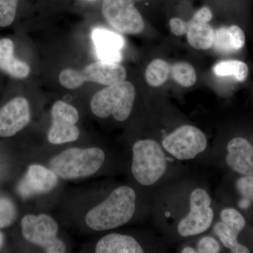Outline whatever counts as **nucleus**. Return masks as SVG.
<instances>
[{"label":"nucleus","instance_id":"obj_29","mask_svg":"<svg viewBox=\"0 0 253 253\" xmlns=\"http://www.w3.org/2000/svg\"><path fill=\"white\" fill-rule=\"evenodd\" d=\"M252 204L253 203H251L249 200L242 198V199H241V201L239 202V206L241 209L248 210L250 207H251Z\"/></svg>","mask_w":253,"mask_h":253},{"label":"nucleus","instance_id":"obj_27","mask_svg":"<svg viewBox=\"0 0 253 253\" xmlns=\"http://www.w3.org/2000/svg\"><path fill=\"white\" fill-rule=\"evenodd\" d=\"M220 250V245L217 240L208 236L199 240L196 251L199 253H218Z\"/></svg>","mask_w":253,"mask_h":253},{"label":"nucleus","instance_id":"obj_22","mask_svg":"<svg viewBox=\"0 0 253 253\" xmlns=\"http://www.w3.org/2000/svg\"><path fill=\"white\" fill-rule=\"evenodd\" d=\"M170 72L174 81L184 87H191L197 79L194 68L189 63H175L170 68Z\"/></svg>","mask_w":253,"mask_h":253},{"label":"nucleus","instance_id":"obj_21","mask_svg":"<svg viewBox=\"0 0 253 253\" xmlns=\"http://www.w3.org/2000/svg\"><path fill=\"white\" fill-rule=\"evenodd\" d=\"M214 231L221 244L233 253H249V249L239 244L238 241L239 233L224 224L223 221L217 222L214 225Z\"/></svg>","mask_w":253,"mask_h":253},{"label":"nucleus","instance_id":"obj_10","mask_svg":"<svg viewBox=\"0 0 253 253\" xmlns=\"http://www.w3.org/2000/svg\"><path fill=\"white\" fill-rule=\"evenodd\" d=\"M52 125L48 132V140L52 144L73 142L80 136V130L76 126L79 113L76 108L63 101L53 105L51 111Z\"/></svg>","mask_w":253,"mask_h":253},{"label":"nucleus","instance_id":"obj_26","mask_svg":"<svg viewBox=\"0 0 253 253\" xmlns=\"http://www.w3.org/2000/svg\"><path fill=\"white\" fill-rule=\"evenodd\" d=\"M236 189L242 198L253 202V176H243L236 181Z\"/></svg>","mask_w":253,"mask_h":253},{"label":"nucleus","instance_id":"obj_12","mask_svg":"<svg viewBox=\"0 0 253 253\" xmlns=\"http://www.w3.org/2000/svg\"><path fill=\"white\" fill-rule=\"evenodd\" d=\"M212 18V11L208 6L195 13L187 23L186 28V38L190 46L198 50H208L212 47L214 31L209 24Z\"/></svg>","mask_w":253,"mask_h":253},{"label":"nucleus","instance_id":"obj_3","mask_svg":"<svg viewBox=\"0 0 253 253\" xmlns=\"http://www.w3.org/2000/svg\"><path fill=\"white\" fill-rule=\"evenodd\" d=\"M167 168L163 146L157 141L141 139L133 145L131 173L141 185L156 184L164 175Z\"/></svg>","mask_w":253,"mask_h":253},{"label":"nucleus","instance_id":"obj_13","mask_svg":"<svg viewBox=\"0 0 253 253\" xmlns=\"http://www.w3.org/2000/svg\"><path fill=\"white\" fill-rule=\"evenodd\" d=\"M91 38L94 42L96 56L100 61L119 63L122 60L124 39L121 35L105 28L93 30Z\"/></svg>","mask_w":253,"mask_h":253},{"label":"nucleus","instance_id":"obj_1","mask_svg":"<svg viewBox=\"0 0 253 253\" xmlns=\"http://www.w3.org/2000/svg\"><path fill=\"white\" fill-rule=\"evenodd\" d=\"M135 209V191L129 186H120L87 212L85 223L92 230H110L129 222Z\"/></svg>","mask_w":253,"mask_h":253},{"label":"nucleus","instance_id":"obj_20","mask_svg":"<svg viewBox=\"0 0 253 253\" xmlns=\"http://www.w3.org/2000/svg\"><path fill=\"white\" fill-rule=\"evenodd\" d=\"M170 66L166 61L155 59L150 63L145 71V80L150 86L158 87L167 82L170 73Z\"/></svg>","mask_w":253,"mask_h":253},{"label":"nucleus","instance_id":"obj_2","mask_svg":"<svg viewBox=\"0 0 253 253\" xmlns=\"http://www.w3.org/2000/svg\"><path fill=\"white\" fill-rule=\"evenodd\" d=\"M106 158L99 148H71L51 158L50 169L63 179H76L93 175L102 167Z\"/></svg>","mask_w":253,"mask_h":253},{"label":"nucleus","instance_id":"obj_7","mask_svg":"<svg viewBox=\"0 0 253 253\" xmlns=\"http://www.w3.org/2000/svg\"><path fill=\"white\" fill-rule=\"evenodd\" d=\"M163 149L179 161H189L207 149L208 139L204 131L185 125L176 128L162 141Z\"/></svg>","mask_w":253,"mask_h":253},{"label":"nucleus","instance_id":"obj_17","mask_svg":"<svg viewBox=\"0 0 253 253\" xmlns=\"http://www.w3.org/2000/svg\"><path fill=\"white\" fill-rule=\"evenodd\" d=\"M14 51V43L11 40H0V70L18 79L28 77L31 71L29 66L24 61L16 59Z\"/></svg>","mask_w":253,"mask_h":253},{"label":"nucleus","instance_id":"obj_14","mask_svg":"<svg viewBox=\"0 0 253 253\" xmlns=\"http://www.w3.org/2000/svg\"><path fill=\"white\" fill-rule=\"evenodd\" d=\"M226 164L243 176H253V146L247 139L235 137L228 143Z\"/></svg>","mask_w":253,"mask_h":253},{"label":"nucleus","instance_id":"obj_6","mask_svg":"<svg viewBox=\"0 0 253 253\" xmlns=\"http://www.w3.org/2000/svg\"><path fill=\"white\" fill-rule=\"evenodd\" d=\"M23 237L47 253L66 252V245L58 239L59 226L54 218L46 214H28L21 220Z\"/></svg>","mask_w":253,"mask_h":253},{"label":"nucleus","instance_id":"obj_28","mask_svg":"<svg viewBox=\"0 0 253 253\" xmlns=\"http://www.w3.org/2000/svg\"><path fill=\"white\" fill-rule=\"evenodd\" d=\"M169 28L173 34L176 36L186 35L187 23L179 18H173L169 21Z\"/></svg>","mask_w":253,"mask_h":253},{"label":"nucleus","instance_id":"obj_25","mask_svg":"<svg viewBox=\"0 0 253 253\" xmlns=\"http://www.w3.org/2000/svg\"><path fill=\"white\" fill-rule=\"evenodd\" d=\"M16 207L9 199H0V229L7 227L14 222Z\"/></svg>","mask_w":253,"mask_h":253},{"label":"nucleus","instance_id":"obj_18","mask_svg":"<svg viewBox=\"0 0 253 253\" xmlns=\"http://www.w3.org/2000/svg\"><path fill=\"white\" fill-rule=\"evenodd\" d=\"M246 43L244 32L239 26L222 27L214 31V49L222 54H230L242 49Z\"/></svg>","mask_w":253,"mask_h":253},{"label":"nucleus","instance_id":"obj_9","mask_svg":"<svg viewBox=\"0 0 253 253\" xmlns=\"http://www.w3.org/2000/svg\"><path fill=\"white\" fill-rule=\"evenodd\" d=\"M102 14L110 26L121 33L139 34L144 31V19L134 0H104Z\"/></svg>","mask_w":253,"mask_h":253},{"label":"nucleus","instance_id":"obj_15","mask_svg":"<svg viewBox=\"0 0 253 253\" xmlns=\"http://www.w3.org/2000/svg\"><path fill=\"white\" fill-rule=\"evenodd\" d=\"M58 177L51 169L41 165H32L20 189L26 196L46 194L57 185Z\"/></svg>","mask_w":253,"mask_h":253},{"label":"nucleus","instance_id":"obj_19","mask_svg":"<svg viewBox=\"0 0 253 253\" xmlns=\"http://www.w3.org/2000/svg\"><path fill=\"white\" fill-rule=\"evenodd\" d=\"M213 72L219 77L232 76L236 81L243 83L249 76V66L246 63L238 60L222 61L214 65Z\"/></svg>","mask_w":253,"mask_h":253},{"label":"nucleus","instance_id":"obj_5","mask_svg":"<svg viewBox=\"0 0 253 253\" xmlns=\"http://www.w3.org/2000/svg\"><path fill=\"white\" fill-rule=\"evenodd\" d=\"M126 68L118 63L99 61L91 63L81 71L66 69L60 73L61 85L69 89H75L86 82H93L109 86L126 81Z\"/></svg>","mask_w":253,"mask_h":253},{"label":"nucleus","instance_id":"obj_11","mask_svg":"<svg viewBox=\"0 0 253 253\" xmlns=\"http://www.w3.org/2000/svg\"><path fill=\"white\" fill-rule=\"evenodd\" d=\"M31 121L29 103L24 97H16L0 109V136L15 135Z\"/></svg>","mask_w":253,"mask_h":253},{"label":"nucleus","instance_id":"obj_24","mask_svg":"<svg viewBox=\"0 0 253 253\" xmlns=\"http://www.w3.org/2000/svg\"><path fill=\"white\" fill-rule=\"evenodd\" d=\"M18 0H0V27H6L14 22Z\"/></svg>","mask_w":253,"mask_h":253},{"label":"nucleus","instance_id":"obj_31","mask_svg":"<svg viewBox=\"0 0 253 253\" xmlns=\"http://www.w3.org/2000/svg\"><path fill=\"white\" fill-rule=\"evenodd\" d=\"M4 236L2 233L0 232V249L2 247L3 244H4Z\"/></svg>","mask_w":253,"mask_h":253},{"label":"nucleus","instance_id":"obj_8","mask_svg":"<svg viewBox=\"0 0 253 253\" xmlns=\"http://www.w3.org/2000/svg\"><path fill=\"white\" fill-rule=\"evenodd\" d=\"M211 203L212 200L206 190L194 189L190 195L189 212L178 224V234L182 237H189L208 230L214 219Z\"/></svg>","mask_w":253,"mask_h":253},{"label":"nucleus","instance_id":"obj_4","mask_svg":"<svg viewBox=\"0 0 253 253\" xmlns=\"http://www.w3.org/2000/svg\"><path fill=\"white\" fill-rule=\"evenodd\" d=\"M135 96L134 86L129 82H121L96 92L91 100V110L97 117L112 116L123 122L130 116Z\"/></svg>","mask_w":253,"mask_h":253},{"label":"nucleus","instance_id":"obj_32","mask_svg":"<svg viewBox=\"0 0 253 253\" xmlns=\"http://www.w3.org/2000/svg\"><path fill=\"white\" fill-rule=\"evenodd\" d=\"M134 1H141V0H134Z\"/></svg>","mask_w":253,"mask_h":253},{"label":"nucleus","instance_id":"obj_16","mask_svg":"<svg viewBox=\"0 0 253 253\" xmlns=\"http://www.w3.org/2000/svg\"><path fill=\"white\" fill-rule=\"evenodd\" d=\"M96 253H142L144 249L134 238L121 234H110L98 241Z\"/></svg>","mask_w":253,"mask_h":253},{"label":"nucleus","instance_id":"obj_30","mask_svg":"<svg viewBox=\"0 0 253 253\" xmlns=\"http://www.w3.org/2000/svg\"><path fill=\"white\" fill-rule=\"evenodd\" d=\"M182 253H197V251L196 249H194V248L192 247H186L184 248V249H182L181 252Z\"/></svg>","mask_w":253,"mask_h":253},{"label":"nucleus","instance_id":"obj_23","mask_svg":"<svg viewBox=\"0 0 253 253\" xmlns=\"http://www.w3.org/2000/svg\"><path fill=\"white\" fill-rule=\"evenodd\" d=\"M221 221L234 229L236 232H241L246 226L244 216L234 208H225L220 213Z\"/></svg>","mask_w":253,"mask_h":253}]
</instances>
